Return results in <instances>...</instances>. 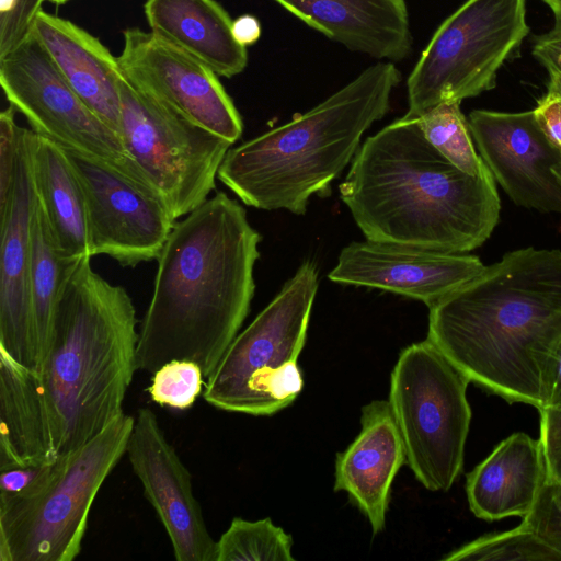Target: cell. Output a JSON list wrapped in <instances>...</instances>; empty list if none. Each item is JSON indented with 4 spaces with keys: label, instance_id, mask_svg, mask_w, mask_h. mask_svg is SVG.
Listing matches in <instances>:
<instances>
[{
    "label": "cell",
    "instance_id": "cell-1",
    "mask_svg": "<svg viewBox=\"0 0 561 561\" xmlns=\"http://www.w3.org/2000/svg\"><path fill=\"white\" fill-rule=\"evenodd\" d=\"M428 308L427 340L470 382L546 408L561 342V249L507 252Z\"/></svg>",
    "mask_w": 561,
    "mask_h": 561
},
{
    "label": "cell",
    "instance_id": "cell-2",
    "mask_svg": "<svg viewBox=\"0 0 561 561\" xmlns=\"http://www.w3.org/2000/svg\"><path fill=\"white\" fill-rule=\"evenodd\" d=\"M260 241L245 209L225 192L175 222L138 333V370L187 359L210 377L249 313Z\"/></svg>",
    "mask_w": 561,
    "mask_h": 561
},
{
    "label": "cell",
    "instance_id": "cell-3",
    "mask_svg": "<svg viewBox=\"0 0 561 561\" xmlns=\"http://www.w3.org/2000/svg\"><path fill=\"white\" fill-rule=\"evenodd\" d=\"M341 199L369 241L446 253L483 244L500 219L495 180L485 165L469 175L403 116L368 137L340 184Z\"/></svg>",
    "mask_w": 561,
    "mask_h": 561
},
{
    "label": "cell",
    "instance_id": "cell-4",
    "mask_svg": "<svg viewBox=\"0 0 561 561\" xmlns=\"http://www.w3.org/2000/svg\"><path fill=\"white\" fill-rule=\"evenodd\" d=\"M136 310L127 290L81 259L66 279L41 371L58 455L118 419L136 366Z\"/></svg>",
    "mask_w": 561,
    "mask_h": 561
},
{
    "label": "cell",
    "instance_id": "cell-5",
    "mask_svg": "<svg viewBox=\"0 0 561 561\" xmlns=\"http://www.w3.org/2000/svg\"><path fill=\"white\" fill-rule=\"evenodd\" d=\"M401 73L378 61L310 111L226 153L217 179L245 205L306 213L313 194H328L359 149L364 133L390 108Z\"/></svg>",
    "mask_w": 561,
    "mask_h": 561
},
{
    "label": "cell",
    "instance_id": "cell-6",
    "mask_svg": "<svg viewBox=\"0 0 561 561\" xmlns=\"http://www.w3.org/2000/svg\"><path fill=\"white\" fill-rule=\"evenodd\" d=\"M134 422L123 413L60 455L30 493L0 501V561H71L80 553L91 505L126 453Z\"/></svg>",
    "mask_w": 561,
    "mask_h": 561
},
{
    "label": "cell",
    "instance_id": "cell-7",
    "mask_svg": "<svg viewBox=\"0 0 561 561\" xmlns=\"http://www.w3.org/2000/svg\"><path fill=\"white\" fill-rule=\"evenodd\" d=\"M317 290L318 268L306 261L229 345L206 380L203 397L207 403L260 416L272 415L296 400L304 387L297 359Z\"/></svg>",
    "mask_w": 561,
    "mask_h": 561
},
{
    "label": "cell",
    "instance_id": "cell-8",
    "mask_svg": "<svg viewBox=\"0 0 561 561\" xmlns=\"http://www.w3.org/2000/svg\"><path fill=\"white\" fill-rule=\"evenodd\" d=\"M469 383L428 340L405 347L392 369L389 403L407 461L430 491H448L462 471L472 416Z\"/></svg>",
    "mask_w": 561,
    "mask_h": 561
},
{
    "label": "cell",
    "instance_id": "cell-9",
    "mask_svg": "<svg viewBox=\"0 0 561 561\" xmlns=\"http://www.w3.org/2000/svg\"><path fill=\"white\" fill-rule=\"evenodd\" d=\"M527 0H467L435 31L408 81V119L496 85L529 33Z\"/></svg>",
    "mask_w": 561,
    "mask_h": 561
},
{
    "label": "cell",
    "instance_id": "cell-10",
    "mask_svg": "<svg viewBox=\"0 0 561 561\" xmlns=\"http://www.w3.org/2000/svg\"><path fill=\"white\" fill-rule=\"evenodd\" d=\"M121 139L176 222L216 187L232 144L121 82Z\"/></svg>",
    "mask_w": 561,
    "mask_h": 561
},
{
    "label": "cell",
    "instance_id": "cell-11",
    "mask_svg": "<svg viewBox=\"0 0 561 561\" xmlns=\"http://www.w3.org/2000/svg\"><path fill=\"white\" fill-rule=\"evenodd\" d=\"M0 84L36 134L113 168L159 197L122 139L67 83L34 33L0 59Z\"/></svg>",
    "mask_w": 561,
    "mask_h": 561
},
{
    "label": "cell",
    "instance_id": "cell-12",
    "mask_svg": "<svg viewBox=\"0 0 561 561\" xmlns=\"http://www.w3.org/2000/svg\"><path fill=\"white\" fill-rule=\"evenodd\" d=\"M117 56L126 80L232 145L243 131L242 118L207 65L152 32L128 27Z\"/></svg>",
    "mask_w": 561,
    "mask_h": 561
},
{
    "label": "cell",
    "instance_id": "cell-13",
    "mask_svg": "<svg viewBox=\"0 0 561 561\" xmlns=\"http://www.w3.org/2000/svg\"><path fill=\"white\" fill-rule=\"evenodd\" d=\"M66 152L84 191L92 256L124 267L158 260L175 225L163 202L113 168Z\"/></svg>",
    "mask_w": 561,
    "mask_h": 561
},
{
    "label": "cell",
    "instance_id": "cell-14",
    "mask_svg": "<svg viewBox=\"0 0 561 561\" xmlns=\"http://www.w3.org/2000/svg\"><path fill=\"white\" fill-rule=\"evenodd\" d=\"M468 124L481 159L513 203L561 214V151L534 110H476Z\"/></svg>",
    "mask_w": 561,
    "mask_h": 561
},
{
    "label": "cell",
    "instance_id": "cell-15",
    "mask_svg": "<svg viewBox=\"0 0 561 561\" xmlns=\"http://www.w3.org/2000/svg\"><path fill=\"white\" fill-rule=\"evenodd\" d=\"M126 454L170 537L175 560L216 561V541L194 496L191 473L149 408L138 410Z\"/></svg>",
    "mask_w": 561,
    "mask_h": 561
},
{
    "label": "cell",
    "instance_id": "cell-16",
    "mask_svg": "<svg viewBox=\"0 0 561 561\" xmlns=\"http://www.w3.org/2000/svg\"><path fill=\"white\" fill-rule=\"evenodd\" d=\"M28 130L20 128L14 180L0 208V350L38 373L31 289V224L36 204Z\"/></svg>",
    "mask_w": 561,
    "mask_h": 561
},
{
    "label": "cell",
    "instance_id": "cell-17",
    "mask_svg": "<svg viewBox=\"0 0 561 561\" xmlns=\"http://www.w3.org/2000/svg\"><path fill=\"white\" fill-rule=\"evenodd\" d=\"M484 266L477 255L367 240L345 247L328 277L340 284L388 290L431 307Z\"/></svg>",
    "mask_w": 561,
    "mask_h": 561
},
{
    "label": "cell",
    "instance_id": "cell-18",
    "mask_svg": "<svg viewBox=\"0 0 561 561\" xmlns=\"http://www.w3.org/2000/svg\"><path fill=\"white\" fill-rule=\"evenodd\" d=\"M360 423L359 434L336 455L334 490L348 495L377 535L385 528L391 485L407 460L405 447L389 401L363 407Z\"/></svg>",
    "mask_w": 561,
    "mask_h": 561
},
{
    "label": "cell",
    "instance_id": "cell-19",
    "mask_svg": "<svg viewBox=\"0 0 561 561\" xmlns=\"http://www.w3.org/2000/svg\"><path fill=\"white\" fill-rule=\"evenodd\" d=\"M308 26L353 51L400 61L412 49L404 0H275Z\"/></svg>",
    "mask_w": 561,
    "mask_h": 561
},
{
    "label": "cell",
    "instance_id": "cell-20",
    "mask_svg": "<svg viewBox=\"0 0 561 561\" xmlns=\"http://www.w3.org/2000/svg\"><path fill=\"white\" fill-rule=\"evenodd\" d=\"M33 33L67 83L121 138L123 71L110 49L73 22L42 10Z\"/></svg>",
    "mask_w": 561,
    "mask_h": 561
},
{
    "label": "cell",
    "instance_id": "cell-21",
    "mask_svg": "<svg viewBox=\"0 0 561 561\" xmlns=\"http://www.w3.org/2000/svg\"><path fill=\"white\" fill-rule=\"evenodd\" d=\"M548 478L539 439L516 432L507 436L467 476L471 512L488 522L526 516Z\"/></svg>",
    "mask_w": 561,
    "mask_h": 561
},
{
    "label": "cell",
    "instance_id": "cell-22",
    "mask_svg": "<svg viewBox=\"0 0 561 561\" xmlns=\"http://www.w3.org/2000/svg\"><path fill=\"white\" fill-rule=\"evenodd\" d=\"M58 457L39 374L0 350V471Z\"/></svg>",
    "mask_w": 561,
    "mask_h": 561
},
{
    "label": "cell",
    "instance_id": "cell-23",
    "mask_svg": "<svg viewBox=\"0 0 561 561\" xmlns=\"http://www.w3.org/2000/svg\"><path fill=\"white\" fill-rule=\"evenodd\" d=\"M150 32L231 78L248 64L247 47L232 35V19L216 0H146Z\"/></svg>",
    "mask_w": 561,
    "mask_h": 561
},
{
    "label": "cell",
    "instance_id": "cell-24",
    "mask_svg": "<svg viewBox=\"0 0 561 561\" xmlns=\"http://www.w3.org/2000/svg\"><path fill=\"white\" fill-rule=\"evenodd\" d=\"M28 141L36 195L60 252L92 257L85 195L66 150L32 129Z\"/></svg>",
    "mask_w": 561,
    "mask_h": 561
},
{
    "label": "cell",
    "instance_id": "cell-25",
    "mask_svg": "<svg viewBox=\"0 0 561 561\" xmlns=\"http://www.w3.org/2000/svg\"><path fill=\"white\" fill-rule=\"evenodd\" d=\"M79 261L69 260L60 252L36 195L31 224L30 289L39 360L38 373L50 344L62 286Z\"/></svg>",
    "mask_w": 561,
    "mask_h": 561
},
{
    "label": "cell",
    "instance_id": "cell-26",
    "mask_svg": "<svg viewBox=\"0 0 561 561\" xmlns=\"http://www.w3.org/2000/svg\"><path fill=\"white\" fill-rule=\"evenodd\" d=\"M425 139L451 164L469 175L485 167L478 154L459 102L440 103L416 118Z\"/></svg>",
    "mask_w": 561,
    "mask_h": 561
},
{
    "label": "cell",
    "instance_id": "cell-27",
    "mask_svg": "<svg viewBox=\"0 0 561 561\" xmlns=\"http://www.w3.org/2000/svg\"><path fill=\"white\" fill-rule=\"evenodd\" d=\"M293 539L270 518L234 517L216 541V561H293Z\"/></svg>",
    "mask_w": 561,
    "mask_h": 561
},
{
    "label": "cell",
    "instance_id": "cell-28",
    "mask_svg": "<svg viewBox=\"0 0 561 561\" xmlns=\"http://www.w3.org/2000/svg\"><path fill=\"white\" fill-rule=\"evenodd\" d=\"M443 560L561 561V556L520 523L514 529L481 536L449 552Z\"/></svg>",
    "mask_w": 561,
    "mask_h": 561
},
{
    "label": "cell",
    "instance_id": "cell-29",
    "mask_svg": "<svg viewBox=\"0 0 561 561\" xmlns=\"http://www.w3.org/2000/svg\"><path fill=\"white\" fill-rule=\"evenodd\" d=\"M204 379L202 369L195 362L173 359L153 373L148 391L159 405L185 410L202 393Z\"/></svg>",
    "mask_w": 561,
    "mask_h": 561
},
{
    "label": "cell",
    "instance_id": "cell-30",
    "mask_svg": "<svg viewBox=\"0 0 561 561\" xmlns=\"http://www.w3.org/2000/svg\"><path fill=\"white\" fill-rule=\"evenodd\" d=\"M522 524L561 556V482L547 478L531 511Z\"/></svg>",
    "mask_w": 561,
    "mask_h": 561
},
{
    "label": "cell",
    "instance_id": "cell-31",
    "mask_svg": "<svg viewBox=\"0 0 561 561\" xmlns=\"http://www.w3.org/2000/svg\"><path fill=\"white\" fill-rule=\"evenodd\" d=\"M45 0H0V59L25 42Z\"/></svg>",
    "mask_w": 561,
    "mask_h": 561
},
{
    "label": "cell",
    "instance_id": "cell-32",
    "mask_svg": "<svg viewBox=\"0 0 561 561\" xmlns=\"http://www.w3.org/2000/svg\"><path fill=\"white\" fill-rule=\"evenodd\" d=\"M16 112L10 105L0 113V208L4 206L14 180L21 128L15 122Z\"/></svg>",
    "mask_w": 561,
    "mask_h": 561
},
{
    "label": "cell",
    "instance_id": "cell-33",
    "mask_svg": "<svg viewBox=\"0 0 561 561\" xmlns=\"http://www.w3.org/2000/svg\"><path fill=\"white\" fill-rule=\"evenodd\" d=\"M540 414V435L548 478L561 482V407L545 408Z\"/></svg>",
    "mask_w": 561,
    "mask_h": 561
},
{
    "label": "cell",
    "instance_id": "cell-34",
    "mask_svg": "<svg viewBox=\"0 0 561 561\" xmlns=\"http://www.w3.org/2000/svg\"><path fill=\"white\" fill-rule=\"evenodd\" d=\"M53 463L1 470L0 501L20 497L30 493L46 478Z\"/></svg>",
    "mask_w": 561,
    "mask_h": 561
},
{
    "label": "cell",
    "instance_id": "cell-35",
    "mask_svg": "<svg viewBox=\"0 0 561 561\" xmlns=\"http://www.w3.org/2000/svg\"><path fill=\"white\" fill-rule=\"evenodd\" d=\"M533 55L548 70H561V23L534 38Z\"/></svg>",
    "mask_w": 561,
    "mask_h": 561
},
{
    "label": "cell",
    "instance_id": "cell-36",
    "mask_svg": "<svg viewBox=\"0 0 561 561\" xmlns=\"http://www.w3.org/2000/svg\"><path fill=\"white\" fill-rule=\"evenodd\" d=\"M534 111L549 139L561 151V102L558 96L547 90Z\"/></svg>",
    "mask_w": 561,
    "mask_h": 561
},
{
    "label": "cell",
    "instance_id": "cell-37",
    "mask_svg": "<svg viewBox=\"0 0 561 561\" xmlns=\"http://www.w3.org/2000/svg\"><path fill=\"white\" fill-rule=\"evenodd\" d=\"M232 35L243 47L254 45L261 37V23L252 14H242L232 20Z\"/></svg>",
    "mask_w": 561,
    "mask_h": 561
},
{
    "label": "cell",
    "instance_id": "cell-38",
    "mask_svg": "<svg viewBox=\"0 0 561 561\" xmlns=\"http://www.w3.org/2000/svg\"><path fill=\"white\" fill-rule=\"evenodd\" d=\"M559 407H561V342L556 351L551 365L546 403V408Z\"/></svg>",
    "mask_w": 561,
    "mask_h": 561
},
{
    "label": "cell",
    "instance_id": "cell-39",
    "mask_svg": "<svg viewBox=\"0 0 561 561\" xmlns=\"http://www.w3.org/2000/svg\"><path fill=\"white\" fill-rule=\"evenodd\" d=\"M548 90L554 93L561 102V73L559 71H550Z\"/></svg>",
    "mask_w": 561,
    "mask_h": 561
},
{
    "label": "cell",
    "instance_id": "cell-40",
    "mask_svg": "<svg viewBox=\"0 0 561 561\" xmlns=\"http://www.w3.org/2000/svg\"><path fill=\"white\" fill-rule=\"evenodd\" d=\"M553 13L554 23H561V0H541Z\"/></svg>",
    "mask_w": 561,
    "mask_h": 561
},
{
    "label": "cell",
    "instance_id": "cell-41",
    "mask_svg": "<svg viewBox=\"0 0 561 561\" xmlns=\"http://www.w3.org/2000/svg\"><path fill=\"white\" fill-rule=\"evenodd\" d=\"M47 2H51V3H55V4H64L70 0H45Z\"/></svg>",
    "mask_w": 561,
    "mask_h": 561
},
{
    "label": "cell",
    "instance_id": "cell-42",
    "mask_svg": "<svg viewBox=\"0 0 561 561\" xmlns=\"http://www.w3.org/2000/svg\"><path fill=\"white\" fill-rule=\"evenodd\" d=\"M559 72L561 73V70H559Z\"/></svg>",
    "mask_w": 561,
    "mask_h": 561
}]
</instances>
